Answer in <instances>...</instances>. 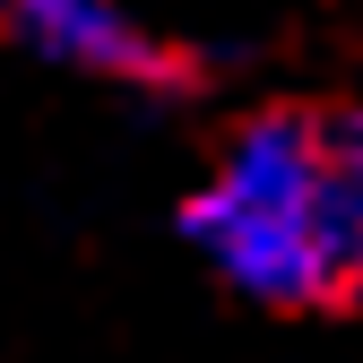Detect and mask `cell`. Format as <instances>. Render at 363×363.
Instances as JSON below:
<instances>
[{"label":"cell","mask_w":363,"mask_h":363,"mask_svg":"<svg viewBox=\"0 0 363 363\" xmlns=\"http://www.w3.org/2000/svg\"><path fill=\"white\" fill-rule=\"evenodd\" d=\"M182 234H191L225 277L251 303L277 311H320L337 294H354L346 268V234L329 208V139L320 113H259L225 139L208 191L182 208Z\"/></svg>","instance_id":"obj_1"},{"label":"cell","mask_w":363,"mask_h":363,"mask_svg":"<svg viewBox=\"0 0 363 363\" xmlns=\"http://www.w3.org/2000/svg\"><path fill=\"white\" fill-rule=\"evenodd\" d=\"M0 26L35 61H61L86 78H113V86H147V96H173V86L199 78V61L182 43L147 35L121 0H0Z\"/></svg>","instance_id":"obj_2"},{"label":"cell","mask_w":363,"mask_h":363,"mask_svg":"<svg viewBox=\"0 0 363 363\" xmlns=\"http://www.w3.org/2000/svg\"><path fill=\"white\" fill-rule=\"evenodd\" d=\"M320 139H329V208H337V234H346V268L363 286V104L320 113Z\"/></svg>","instance_id":"obj_3"}]
</instances>
